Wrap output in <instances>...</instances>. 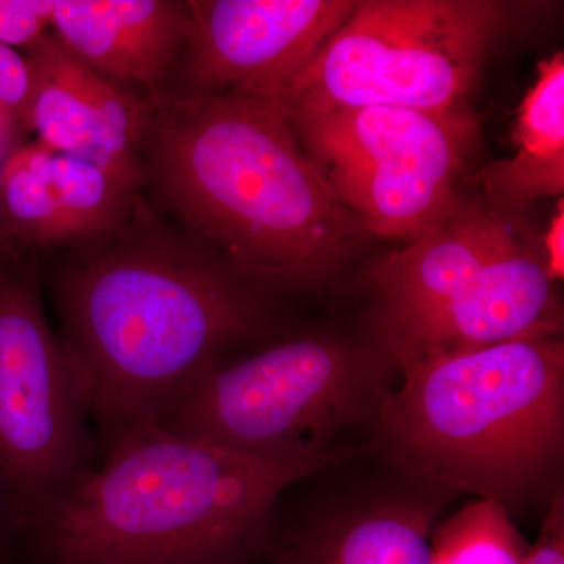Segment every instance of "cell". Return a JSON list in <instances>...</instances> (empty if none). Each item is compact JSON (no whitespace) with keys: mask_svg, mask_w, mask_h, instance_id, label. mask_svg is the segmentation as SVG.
Listing matches in <instances>:
<instances>
[{"mask_svg":"<svg viewBox=\"0 0 564 564\" xmlns=\"http://www.w3.org/2000/svg\"><path fill=\"white\" fill-rule=\"evenodd\" d=\"M522 564H564V497L555 489L536 543L530 545Z\"/></svg>","mask_w":564,"mask_h":564,"instance_id":"cell-18","label":"cell"},{"mask_svg":"<svg viewBox=\"0 0 564 564\" xmlns=\"http://www.w3.org/2000/svg\"><path fill=\"white\" fill-rule=\"evenodd\" d=\"M507 17V6L491 0L356 2L276 107L474 115L475 82Z\"/></svg>","mask_w":564,"mask_h":564,"instance_id":"cell-7","label":"cell"},{"mask_svg":"<svg viewBox=\"0 0 564 564\" xmlns=\"http://www.w3.org/2000/svg\"><path fill=\"white\" fill-rule=\"evenodd\" d=\"M355 0H188V33L159 95L278 106Z\"/></svg>","mask_w":564,"mask_h":564,"instance_id":"cell-10","label":"cell"},{"mask_svg":"<svg viewBox=\"0 0 564 564\" xmlns=\"http://www.w3.org/2000/svg\"><path fill=\"white\" fill-rule=\"evenodd\" d=\"M180 0H55L51 32L96 69L148 91L169 79L188 33Z\"/></svg>","mask_w":564,"mask_h":564,"instance_id":"cell-13","label":"cell"},{"mask_svg":"<svg viewBox=\"0 0 564 564\" xmlns=\"http://www.w3.org/2000/svg\"><path fill=\"white\" fill-rule=\"evenodd\" d=\"M414 488L352 497L273 527L265 564H433L434 521L451 491L415 480Z\"/></svg>","mask_w":564,"mask_h":564,"instance_id":"cell-12","label":"cell"},{"mask_svg":"<svg viewBox=\"0 0 564 564\" xmlns=\"http://www.w3.org/2000/svg\"><path fill=\"white\" fill-rule=\"evenodd\" d=\"M33 73L22 52L0 44V109L10 115L18 131L25 132L32 101Z\"/></svg>","mask_w":564,"mask_h":564,"instance_id":"cell-17","label":"cell"},{"mask_svg":"<svg viewBox=\"0 0 564 564\" xmlns=\"http://www.w3.org/2000/svg\"><path fill=\"white\" fill-rule=\"evenodd\" d=\"M14 132H20L17 124L6 110L0 109V162L11 151L9 144L13 141Z\"/></svg>","mask_w":564,"mask_h":564,"instance_id":"cell-21","label":"cell"},{"mask_svg":"<svg viewBox=\"0 0 564 564\" xmlns=\"http://www.w3.org/2000/svg\"><path fill=\"white\" fill-rule=\"evenodd\" d=\"M513 159L488 163L480 174L485 202L521 217L538 199L564 192V58L541 62L519 107Z\"/></svg>","mask_w":564,"mask_h":564,"instance_id":"cell-14","label":"cell"},{"mask_svg":"<svg viewBox=\"0 0 564 564\" xmlns=\"http://www.w3.org/2000/svg\"><path fill=\"white\" fill-rule=\"evenodd\" d=\"M24 55L33 73L25 132L47 150L96 163L141 193L151 91L96 69L51 31Z\"/></svg>","mask_w":564,"mask_h":564,"instance_id":"cell-11","label":"cell"},{"mask_svg":"<svg viewBox=\"0 0 564 564\" xmlns=\"http://www.w3.org/2000/svg\"><path fill=\"white\" fill-rule=\"evenodd\" d=\"M91 411L41 295L39 262L0 252V470L21 534L95 466Z\"/></svg>","mask_w":564,"mask_h":564,"instance_id":"cell-9","label":"cell"},{"mask_svg":"<svg viewBox=\"0 0 564 564\" xmlns=\"http://www.w3.org/2000/svg\"><path fill=\"white\" fill-rule=\"evenodd\" d=\"M10 534H14L13 510H11L9 488H7L6 478L0 470V551Z\"/></svg>","mask_w":564,"mask_h":564,"instance_id":"cell-20","label":"cell"},{"mask_svg":"<svg viewBox=\"0 0 564 564\" xmlns=\"http://www.w3.org/2000/svg\"><path fill=\"white\" fill-rule=\"evenodd\" d=\"M43 261L58 337L99 433L161 422L204 375L269 328V291L143 193L120 225Z\"/></svg>","mask_w":564,"mask_h":564,"instance_id":"cell-1","label":"cell"},{"mask_svg":"<svg viewBox=\"0 0 564 564\" xmlns=\"http://www.w3.org/2000/svg\"><path fill=\"white\" fill-rule=\"evenodd\" d=\"M529 547L503 507L477 499L434 530L433 564H522Z\"/></svg>","mask_w":564,"mask_h":564,"instance_id":"cell-15","label":"cell"},{"mask_svg":"<svg viewBox=\"0 0 564 564\" xmlns=\"http://www.w3.org/2000/svg\"><path fill=\"white\" fill-rule=\"evenodd\" d=\"M375 429L414 478L510 513L549 484L564 451V345L525 337L403 364Z\"/></svg>","mask_w":564,"mask_h":564,"instance_id":"cell-4","label":"cell"},{"mask_svg":"<svg viewBox=\"0 0 564 564\" xmlns=\"http://www.w3.org/2000/svg\"><path fill=\"white\" fill-rule=\"evenodd\" d=\"M392 369L380 347L292 337L215 367L159 425L237 454L306 462L350 426L375 425Z\"/></svg>","mask_w":564,"mask_h":564,"instance_id":"cell-6","label":"cell"},{"mask_svg":"<svg viewBox=\"0 0 564 564\" xmlns=\"http://www.w3.org/2000/svg\"><path fill=\"white\" fill-rule=\"evenodd\" d=\"M281 113L369 236L408 245L462 206L474 115L383 106Z\"/></svg>","mask_w":564,"mask_h":564,"instance_id":"cell-8","label":"cell"},{"mask_svg":"<svg viewBox=\"0 0 564 564\" xmlns=\"http://www.w3.org/2000/svg\"><path fill=\"white\" fill-rule=\"evenodd\" d=\"M99 437L102 463L21 533L33 564H256L282 494L359 452L269 462L159 423Z\"/></svg>","mask_w":564,"mask_h":564,"instance_id":"cell-3","label":"cell"},{"mask_svg":"<svg viewBox=\"0 0 564 564\" xmlns=\"http://www.w3.org/2000/svg\"><path fill=\"white\" fill-rule=\"evenodd\" d=\"M378 295V347L406 362L562 333L543 247L521 217L462 206L421 239L367 269Z\"/></svg>","mask_w":564,"mask_h":564,"instance_id":"cell-5","label":"cell"},{"mask_svg":"<svg viewBox=\"0 0 564 564\" xmlns=\"http://www.w3.org/2000/svg\"><path fill=\"white\" fill-rule=\"evenodd\" d=\"M564 215L563 202L560 199L558 210L555 212L554 220L551 223V228L545 232L543 252L545 263H547V272L551 274L552 280H563L564 270Z\"/></svg>","mask_w":564,"mask_h":564,"instance_id":"cell-19","label":"cell"},{"mask_svg":"<svg viewBox=\"0 0 564 564\" xmlns=\"http://www.w3.org/2000/svg\"><path fill=\"white\" fill-rule=\"evenodd\" d=\"M141 163L147 202L265 291L322 284L369 239L273 104L151 91Z\"/></svg>","mask_w":564,"mask_h":564,"instance_id":"cell-2","label":"cell"},{"mask_svg":"<svg viewBox=\"0 0 564 564\" xmlns=\"http://www.w3.org/2000/svg\"><path fill=\"white\" fill-rule=\"evenodd\" d=\"M55 0H0V44L24 54L51 31Z\"/></svg>","mask_w":564,"mask_h":564,"instance_id":"cell-16","label":"cell"}]
</instances>
